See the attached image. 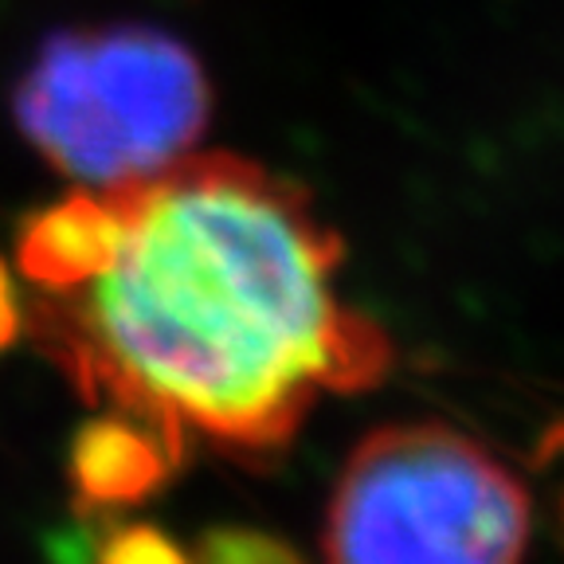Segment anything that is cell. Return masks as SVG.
<instances>
[{"mask_svg":"<svg viewBox=\"0 0 564 564\" xmlns=\"http://www.w3.org/2000/svg\"><path fill=\"white\" fill-rule=\"evenodd\" d=\"M115 243L75 291L35 294L28 329L90 408L263 463L329 392L392 372L380 322L337 294L345 243L310 193L236 153L106 188Z\"/></svg>","mask_w":564,"mask_h":564,"instance_id":"1","label":"cell"},{"mask_svg":"<svg viewBox=\"0 0 564 564\" xmlns=\"http://www.w3.org/2000/svg\"><path fill=\"white\" fill-rule=\"evenodd\" d=\"M12 118L55 173L110 188L193 150L208 130L212 83L193 47L161 28H67L20 75Z\"/></svg>","mask_w":564,"mask_h":564,"instance_id":"2","label":"cell"},{"mask_svg":"<svg viewBox=\"0 0 564 564\" xmlns=\"http://www.w3.org/2000/svg\"><path fill=\"white\" fill-rule=\"evenodd\" d=\"M533 533L521 478L440 420L384 423L345 458L322 521L337 564H513Z\"/></svg>","mask_w":564,"mask_h":564,"instance_id":"3","label":"cell"},{"mask_svg":"<svg viewBox=\"0 0 564 564\" xmlns=\"http://www.w3.org/2000/svg\"><path fill=\"white\" fill-rule=\"evenodd\" d=\"M188 451L138 415L98 408L75 432L67 451L70 502L87 518L138 506L185 467Z\"/></svg>","mask_w":564,"mask_h":564,"instance_id":"4","label":"cell"},{"mask_svg":"<svg viewBox=\"0 0 564 564\" xmlns=\"http://www.w3.org/2000/svg\"><path fill=\"white\" fill-rule=\"evenodd\" d=\"M90 556L110 564L126 561H185L188 549L169 541L158 525H141V521H106L95 518V538H90Z\"/></svg>","mask_w":564,"mask_h":564,"instance_id":"5","label":"cell"},{"mask_svg":"<svg viewBox=\"0 0 564 564\" xmlns=\"http://www.w3.org/2000/svg\"><path fill=\"white\" fill-rule=\"evenodd\" d=\"M188 556L200 561H294V549L286 541L271 538V533H251V529H212L200 541V549H193Z\"/></svg>","mask_w":564,"mask_h":564,"instance_id":"6","label":"cell"},{"mask_svg":"<svg viewBox=\"0 0 564 564\" xmlns=\"http://www.w3.org/2000/svg\"><path fill=\"white\" fill-rule=\"evenodd\" d=\"M20 329H24V306H20V299H17L9 267H4V259H0V352L17 341Z\"/></svg>","mask_w":564,"mask_h":564,"instance_id":"7","label":"cell"},{"mask_svg":"<svg viewBox=\"0 0 564 564\" xmlns=\"http://www.w3.org/2000/svg\"><path fill=\"white\" fill-rule=\"evenodd\" d=\"M541 458H564V420H556L545 435H541Z\"/></svg>","mask_w":564,"mask_h":564,"instance_id":"8","label":"cell"}]
</instances>
